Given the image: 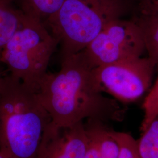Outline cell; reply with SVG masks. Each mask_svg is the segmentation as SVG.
<instances>
[{
    "instance_id": "3",
    "label": "cell",
    "mask_w": 158,
    "mask_h": 158,
    "mask_svg": "<svg viewBox=\"0 0 158 158\" xmlns=\"http://www.w3.org/2000/svg\"><path fill=\"white\" fill-rule=\"evenodd\" d=\"M127 0H64L46 23L61 46L62 59L83 51L108 23L123 18Z\"/></svg>"
},
{
    "instance_id": "17",
    "label": "cell",
    "mask_w": 158,
    "mask_h": 158,
    "mask_svg": "<svg viewBox=\"0 0 158 158\" xmlns=\"http://www.w3.org/2000/svg\"><path fill=\"white\" fill-rule=\"evenodd\" d=\"M0 158H11L2 149L0 148Z\"/></svg>"
},
{
    "instance_id": "5",
    "label": "cell",
    "mask_w": 158,
    "mask_h": 158,
    "mask_svg": "<svg viewBox=\"0 0 158 158\" xmlns=\"http://www.w3.org/2000/svg\"><path fill=\"white\" fill-rule=\"evenodd\" d=\"M146 52L141 29L123 18L108 23L80 53L91 69L142 56Z\"/></svg>"
},
{
    "instance_id": "16",
    "label": "cell",
    "mask_w": 158,
    "mask_h": 158,
    "mask_svg": "<svg viewBox=\"0 0 158 158\" xmlns=\"http://www.w3.org/2000/svg\"><path fill=\"white\" fill-rule=\"evenodd\" d=\"M1 64H2V63H0V85H1V82L2 77H4V76L8 72V70H6L5 66L4 64H3V66L1 65Z\"/></svg>"
},
{
    "instance_id": "4",
    "label": "cell",
    "mask_w": 158,
    "mask_h": 158,
    "mask_svg": "<svg viewBox=\"0 0 158 158\" xmlns=\"http://www.w3.org/2000/svg\"><path fill=\"white\" fill-rule=\"evenodd\" d=\"M58 44L44 23L26 16L1 53L0 63L12 76L36 91Z\"/></svg>"
},
{
    "instance_id": "18",
    "label": "cell",
    "mask_w": 158,
    "mask_h": 158,
    "mask_svg": "<svg viewBox=\"0 0 158 158\" xmlns=\"http://www.w3.org/2000/svg\"><path fill=\"white\" fill-rule=\"evenodd\" d=\"M147 1V0H142V1Z\"/></svg>"
},
{
    "instance_id": "10",
    "label": "cell",
    "mask_w": 158,
    "mask_h": 158,
    "mask_svg": "<svg viewBox=\"0 0 158 158\" xmlns=\"http://www.w3.org/2000/svg\"><path fill=\"white\" fill-rule=\"evenodd\" d=\"M86 121L85 130L93 138L101 158H118L119 146L111 134V129L99 120Z\"/></svg>"
},
{
    "instance_id": "6",
    "label": "cell",
    "mask_w": 158,
    "mask_h": 158,
    "mask_svg": "<svg viewBox=\"0 0 158 158\" xmlns=\"http://www.w3.org/2000/svg\"><path fill=\"white\" fill-rule=\"evenodd\" d=\"M156 64L136 57L93 69L101 90L122 104L138 101L151 89Z\"/></svg>"
},
{
    "instance_id": "12",
    "label": "cell",
    "mask_w": 158,
    "mask_h": 158,
    "mask_svg": "<svg viewBox=\"0 0 158 158\" xmlns=\"http://www.w3.org/2000/svg\"><path fill=\"white\" fill-rule=\"evenodd\" d=\"M136 141L140 158H158V115L153 119Z\"/></svg>"
},
{
    "instance_id": "11",
    "label": "cell",
    "mask_w": 158,
    "mask_h": 158,
    "mask_svg": "<svg viewBox=\"0 0 158 158\" xmlns=\"http://www.w3.org/2000/svg\"><path fill=\"white\" fill-rule=\"evenodd\" d=\"M13 1L25 15L45 23L56 14L64 0H13Z\"/></svg>"
},
{
    "instance_id": "13",
    "label": "cell",
    "mask_w": 158,
    "mask_h": 158,
    "mask_svg": "<svg viewBox=\"0 0 158 158\" xmlns=\"http://www.w3.org/2000/svg\"><path fill=\"white\" fill-rule=\"evenodd\" d=\"M143 119L141 125V131L143 132L158 115V77L152 88L149 90L143 104Z\"/></svg>"
},
{
    "instance_id": "8",
    "label": "cell",
    "mask_w": 158,
    "mask_h": 158,
    "mask_svg": "<svg viewBox=\"0 0 158 158\" xmlns=\"http://www.w3.org/2000/svg\"><path fill=\"white\" fill-rule=\"evenodd\" d=\"M142 2L141 14L134 20L141 29L148 57L158 66V0Z\"/></svg>"
},
{
    "instance_id": "7",
    "label": "cell",
    "mask_w": 158,
    "mask_h": 158,
    "mask_svg": "<svg viewBox=\"0 0 158 158\" xmlns=\"http://www.w3.org/2000/svg\"><path fill=\"white\" fill-rule=\"evenodd\" d=\"M87 142L84 121L45 132L36 158H85Z\"/></svg>"
},
{
    "instance_id": "1",
    "label": "cell",
    "mask_w": 158,
    "mask_h": 158,
    "mask_svg": "<svg viewBox=\"0 0 158 158\" xmlns=\"http://www.w3.org/2000/svg\"><path fill=\"white\" fill-rule=\"evenodd\" d=\"M36 92L51 118L45 132H55L85 119L106 123L124 118L125 109L104 94L93 69L80 52L62 59L58 72L46 73Z\"/></svg>"
},
{
    "instance_id": "2",
    "label": "cell",
    "mask_w": 158,
    "mask_h": 158,
    "mask_svg": "<svg viewBox=\"0 0 158 158\" xmlns=\"http://www.w3.org/2000/svg\"><path fill=\"white\" fill-rule=\"evenodd\" d=\"M50 123L37 92L7 72L0 85V148L11 158H36Z\"/></svg>"
},
{
    "instance_id": "15",
    "label": "cell",
    "mask_w": 158,
    "mask_h": 158,
    "mask_svg": "<svg viewBox=\"0 0 158 158\" xmlns=\"http://www.w3.org/2000/svg\"><path fill=\"white\" fill-rule=\"evenodd\" d=\"M86 132L87 135L88 142L85 158H101L93 138L87 131Z\"/></svg>"
},
{
    "instance_id": "9",
    "label": "cell",
    "mask_w": 158,
    "mask_h": 158,
    "mask_svg": "<svg viewBox=\"0 0 158 158\" xmlns=\"http://www.w3.org/2000/svg\"><path fill=\"white\" fill-rule=\"evenodd\" d=\"M25 18L13 0H0V54Z\"/></svg>"
},
{
    "instance_id": "14",
    "label": "cell",
    "mask_w": 158,
    "mask_h": 158,
    "mask_svg": "<svg viewBox=\"0 0 158 158\" xmlns=\"http://www.w3.org/2000/svg\"><path fill=\"white\" fill-rule=\"evenodd\" d=\"M111 134L118 143V158H140L137 149L136 141L129 134L111 129Z\"/></svg>"
}]
</instances>
